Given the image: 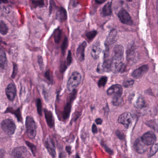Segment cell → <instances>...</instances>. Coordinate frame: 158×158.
Listing matches in <instances>:
<instances>
[{
	"mask_svg": "<svg viewBox=\"0 0 158 158\" xmlns=\"http://www.w3.org/2000/svg\"><path fill=\"white\" fill-rule=\"evenodd\" d=\"M124 50L121 45H116L114 48L111 58V71L115 73H121L124 68L123 64Z\"/></svg>",
	"mask_w": 158,
	"mask_h": 158,
	"instance_id": "cell-1",
	"label": "cell"
},
{
	"mask_svg": "<svg viewBox=\"0 0 158 158\" xmlns=\"http://www.w3.org/2000/svg\"><path fill=\"white\" fill-rule=\"evenodd\" d=\"M82 79V76L78 72H75L72 74L67 82V89L69 91H73L79 85Z\"/></svg>",
	"mask_w": 158,
	"mask_h": 158,
	"instance_id": "cell-2",
	"label": "cell"
},
{
	"mask_svg": "<svg viewBox=\"0 0 158 158\" xmlns=\"http://www.w3.org/2000/svg\"><path fill=\"white\" fill-rule=\"evenodd\" d=\"M27 133V136L31 139H34L36 135V124L33 118L27 116L26 121Z\"/></svg>",
	"mask_w": 158,
	"mask_h": 158,
	"instance_id": "cell-3",
	"label": "cell"
},
{
	"mask_svg": "<svg viewBox=\"0 0 158 158\" xmlns=\"http://www.w3.org/2000/svg\"><path fill=\"white\" fill-rule=\"evenodd\" d=\"M1 127L4 133L9 135L14 134L16 126L13 120L10 119L3 120L1 123Z\"/></svg>",
	"mask_w": 158,
	"mask_h": 158,
	"instance_id": "cell-4",
	"label": "cell"
},
{
	"mask_svg": "<svg viewBox=\"0 0 158 158\" xmlns=\"http://www.w3.org/2000/svg\"><path fill=\"white\" fill-rule=\"evenodd\" d=\"M133 121V116L129 112L124 113L118 117V123L123 125L127 129L131 126Z\"/></svg>",
	"mask_w": 158,
	"mask_h": 158,
	"instance_id": "cell-5",
	"label": "cell"
},
{
	"mask_svg": "<svg viewBox=\"0 0 158 158\" xmlns=\"http://www.w3.org/2000/svg\"><path fill=\"white\" fill-rule=\"evenodd\" d=\"M140 139L143 143L147 146L153 145L157 140L156 135L152 131H148L143 134Z\"/></svg>",
	"mask_w": 158,
	"mask_h": 158,
	"instance_id": "cell-6",
	"label": "cell"
},
{
	"mask_svg": "<svg viewBox=\"0 0 158 158\" xmlns=\"http://www.w3.org/2000/svg\"><path fill=\"white\" fill-rule=\"evenodd\" d=\"M118 16L123 23L130 26L133 24V21L131 19V16L125 9H122L120 10L118 13Z\"/></svg>",
	"mask_w": 158,
	"mask_h": 158,
	"instance_id": "cell-7",
	"label": "cell"
},
{
	"mask_svg": "<svg viewBox=\"0 0 158 158\" xmlns=\"http://www.w3.org/2000/svg\"><path fill=\"white\" fill-rule=\"evenodd\" d=\"M76 95V90H75L73 91L71 96H70V99H69V101L67 102L65 107H64V110L63 112V118L64 120H66L69 118L70 116V113L71 111V109H72V104L73 101Z\"/></svg>",
	"mask_w": 158,
	"mask_h": 158,
	"instance_id": "cell-8",
	"label": "cell"
},
{
	"mask_svg": "<svg viewBox=\"0 0 158 158\" xmlns=\"http://www.w3.org/2000/svg\"><path fill=\"white\" fill-rule=\"evenodd\" d=\"M14 157L15 158H26L29 154L28 150L23 146L15 148L12 152Z\"/></svg>",
	"mask_w": 158,
	"mask_h": 158,
	"instance_id": "cell-9",
	"label": "cell"
},
{
	"mask_svg": "<svg viewBox=\"0 0 158 158\" xmlns=\"http://www.w3.org/2000/svg\"><path fill=\"white\" fill-rule=\"evenodd\" d=\"M123 89L120 85H114L109 88L107 93L109 96H122L123 94Z\"/></svg>",
	"mask_w": 158,
	"mask_h": 158,
	"instance_id": "cell-10",
	"label": "cell"
},
{
	"mask_svg": "<svg viewBox=\"0 0 158 158\" xmlns=\"http://www.w3.org/2000/svg\"><path fill=\"white\" fill-rule=\"evenodd\" d=\"M16 86L14 83H10L7 86L6 89V94L9 100L13 101L15 99L16 97Z\"/></svg>",
	"mask_w": 158,
	"mask_h": 158,
	"instance_id": "cell-11",
	"label": "cell"
},
{
	"mask_svg": "<svg viewBox=\"0 0 158 158\" xmlns=\"http://www.w3.org/2000/svg\"><path fill=\"white\" fill-rule=\"evenodd\" d=\"M149 70V67L147 64L142 65L135 70L132 73V76L135 79H139L143 76Z\"/></svg>",
	"mask_w": 158,
	"mask_h": 158,
	"instance_id": "cell-12",
	"label": "cell"
},
{
	"mask_svg": "<svg viewBox=\"0 0 158 158\" xmlns=\"http://www.w3.org/2000/svg\"><path fill=\"white\" fill-rule=\"evenodd\" d=\"M142 142L140 138L137 139L134 142V148L137 152L139 154H142L146 152L148 148Z\"/></svg>",
	"mask_w": 158,
	"mask_h": 158,
	"instance_id": "cell-13",
	"label": "cell"
},
{
	"mask_svg": "<svg viewBox=\"0 0 158 158\" xmlns=\"http://www.w3.org/2000/svg\"><path fill=\"white\" fill-rule=\"evenodd\" d=\"M117 32L116 29L111 30L105 40V45L106 47H109L110 45H113L116 42L117 40Z\"/></svg>",
	"mask_w": 158,
	"mask_h": 158,
	"instance_id": "cell-14",
	"label": "cell"
},
{
	"mask_svg": "<svg viewBox=\"0 0 158 158\" xmlns=\"http://www.w3.org/2000/svg\"><path fill=\"white\" fill-rule=\"evenodd\" d=\"M87 46V42L84 41L77 48L76 51V56L79 61L82 62L85 59V50Z\"/></svg>",
	"mask_w": 158,
	"mask_h": 158,
	"instance_id": "cell-15",
	"label": "cell"
},
{
	"mask_svg": "<svg viewBox=\"0 0 158 158\" xmlns=\"http://www.w3.org/2000/svg\"><path fill=\"white\" fill-rule=\"evenodd\" d=\"M101 52L102 48L100 43L99 41H97L93 45L91 48V52H90L91 57L94 60H97L99 57Z\"/></svg>",
	"mask_w": 158,
	"mask_h": 158,
	"instance_id": "cell-16",
	"label": "cell"
},
{
	"mask_svg": "<svg viewBox=\"0 0 158 158\" xmlns=\"http://www.w3.org/2000/svg\"><path fill=\"white\" fill-rule=\"evenodd\" d=\"M45 146L51 156L53 158H56V153L55 151V146H54V143L49 138L46 139L45 142Z\"/></svg>",
	"mask_w": 158,
	"mask_h": 158,
	"instance_id": "cell-17",
	"label": "cell"
},
{
	"mask_svg": "<svg viewBox=\"0 0 158 158\" xmlns=\"http://www.w3.org/2000/svg\"><path fill=\"white\" fill-rule=\"evenodd\" d=\"M8 64V60L6 53L0 49V73L4 72Z\"/></svg>",
	"mask_w": 158,
	"mask_h": 158,
	"instance_id": "cell-18",
	"label": "cell"
},
{
	"mask_svg": "<svg viewBox=\"0 0 158 158\" xmlns=\"http://www.w3.org/2000/svg\"><path fill=\"white\" fill-rule=\"evenodd\" d=\"M56 18L59 22H65L67 18V14L66 10L63 7L59 8L56 13Z\"/></svg>",
	"mask_w": 158,
	"mask_h": 158,
	"instance_id": "cell-19",
	"label": "cell"
},
{
	"mask_svg": "<svg viewBox=\"0 0 158 158\" xmlns=\"http://www.w3.org/2000/svg\"><path fill=\"white\" fill-rule=\"evenodd\" d=\"M44 112H45V118L48 125L50 128H52L54 126V119L52 113L47 109L44 110Z\"/></svg>",
	"mask_w": 158,
	"mask_h": 158,
	"instance_id": "cell-20",
	"label": "cell"
},
{
	"mask_svg": "<svg viewBox=\"0 0 158 158\" xmlns=\"http://www.w3.org/2000/svg\"><path fill=\"white\" fill-rule=\"evenodd\" d=\"M112 13V2H109L103 6L101 15L103 17H106L110 15Z\"/></svg>",
	"mask_w": 158,
	"mask_h": 158,
	"instance_id": "cell-21",
	"label": "cell"
},
{
	"mask_svg": "<svg viewBox=\"0 0 158 158\" xmlns=\"http://www.w3.org/2000/svg\"><path fill=\"white\" fill-rule=\"evenodd\" d=\"M135 44L133 42L132 44L128 46V48L127 50V60H132V59L135 57Z\"/></svg>",
	"mask_w": 158,
	"mask_h": 158,
	"instance_id": "cell-22",
	"label": "cell"
},
{
	"mask_svg": "<svg viewBox=\"0 0 158 158\" xmlns=\"http://www.w3.org/2000/svg\"><path fill=\"white\" fill-rule=\"evenodd\" d=\"M147 104L144 98L142 96H139L135 103L136 108L142 109L147 107Z\"/></svg>",
	"mask_w": 158,
	"mask_h": 158,
	"instance_id": "cell-23",
	"label": "cell"
},
{
	"mask_svg": "<svg viewBox=\"0 0 158 158\" xmlns=\"http://www.w3.org/2000/svg\"><path fill=\"white\" fill-rule=\"evenodd\" d=\"M62 36V30L60 28H57L53 33L54 41L57 44H59L61 40Z\"/></svg>",
	"mask_w": 158,
	"mask_h": 158,
	"instance_id": "cell-24",
	"label": "cell"
},
{
	"mask_svg": "<svg viewBox=\"0 0 158 158\" xmlns=\"http://www.w3.org/2000/svg\"><path fill=\"white\" fill-rule=\"evenodd\" d=\"M112 102L114 106H121L123 103V99L122 96H113Z\"/></svg>",
	"mask_w": 158,
	"mask_h": 158,
	"instance_id": "cell-25",
	"label": "cell"
},
{
	"mask_svg": "<svg viewBox=\"0 0 158 158\" xmlns=\"http://www.w3.org/2000/svg\"><path fill=\"white\" fill-rule=\"evenodd\" d=\"M8 31H9V28L7 25L3 21H0V33L3 35H7Z\"/></svg>",
	"mask_w": 158,
	"mask_h": 158,
	"instance_id": "cell-26",
	"label": "cell"
},
{
	"mask_svg": "<svg viewBox=\"0 0 158 158\" xmlns=\"http://www.w3.org/2000/svg\"><path fill=\"white\" fill-rule=\"evenodd\" d=\"M158 151V143H155L151 147L149 152V157H151L155 155Z\"/></svg>",
	"mask_w": 158,
	"mask_h": 158,
	"instance_id": "cell-27",
	"label": "cell"
},
{
	"mask_svg": "<svg viewBox=\"0 0 158 158\" xmlns=\"http://www.w3.org/2000/svg\"><path fill=\"white\" fill-rule=\"evenodd\" d=\"M97 31L96 30H92V31H89V32H88L86 34V36L87 39L89 41H91V40H93L95 37L97 35Z\"/></svg>",
	"mask_w": 158,
	"mask_h": 158,
	"instance_id": "cell-28",
	"label": "cell"
},
{
	"mask_svg": "<svg viewBox=\"0 0 158 158\" xmlns=\"http://www.w3.org/2000/svg\"><path fill=\"white\" fill-rule=\"evenodd\" d=\"M146 125H147L149 127L152 128L153 130L157 131V129H158L157 123L154 120H150V121H148V122L146 123Z\"/></svg>",
	"mask_w": 158,
	"mask_h": 158,
	"instance_id": "cell-29",
	"label": "cell"
},
{
	"mask_svg": "<svg viewBox=\"0 0 158 158\" xmlns=\"http://www.w3.org/2000/svg\"><path fill=\"white\" fill-rule=\"evenodd\" d=\"M68 38L66 37H65L64 38V40L63 41L61 47V48L62 53L63 55H64V54H65L66 49H67V47H68Z\"/></svg>",
	"mask_w": 158,
	"mask_h": 158,
	"instance_id": "cell-30",
	"label": "cell"
},
{
	"mask_svg": "<svg viewBox=\"0 0 158 158\" xmlns=\"http://www.w3.org/2000/svg\"><path fill=\"white\" fill-rule=\"evenodd\" d=\"M108 81V77L106 76H103L99 80L98 85L99 87H103L105 86Z\"/></svg>",
	"mask_w": 158,
	"mask_h": 158,
	"instance_id": "cell-31",
	"label": "cell"
},
{
	"mask_svg": "<svg viewBox=\"0 0 158 158\" xmlns=\"http://www.w3.org/2000/svg\"><path fill=\"white\" fill-rule=\"evenodd\" d=\"M37 109L39 114L40 115H42V103L40 99L38 98L36 100Z\"/></svg>",
	"mask_w": 158,
	"mask_h": 158,
	"instance_id": "cell-32",
	"label": "cell"
},
{
	"mask_svg": "<svg viewBox=\"0 0 158 158\" xmlns=\"http://www.w3.org/2000/svg\"><path fill=\"white\" fill-rule=\"evenodd\" d=\"M32 4L33 8H36L37 7L44 6V2L43 1H33Z\"/></svg>",
	"mask_w": 158,
	"mask_h": 158,
	"instance_id": "cell-33",
	"label": "cell"
},
{
	"mask_svg": "<svg viewBox=\"0 0 158 158\" xmlns=\"http://www.w3.org/2000/svg\"><path fill=\"white\" fill-rule=\"evenodd\" d=\"M26 144H27V146L30 148L33 154L35 155L36 151V148L34 144L31 143V142H29V141H26Z\"/></svg>",
	"mask_w": 158,
	"mask_h": 158,
	"instance_id": "cell-34",
	"label": "cell"
},
{
	"mask_svg": "<svg viewBox=\"0 0 158 158\" xmlns=\"http://www.w3.org/2000/svg\"><path fill=\"white\" fill-rule=\"evenodd\" d=\"M134 84V81L133 80H127V81H125L123 83V86L124 87L128 88L129 87L133 85Z\"/></svg>",
	"mask_w": 158,
	"mask_h": 158,
	"instance_id": "cell-35",
	"label": "cell"
},
{
	"mask_svg": "<svg viewBox=\"0 0 158 158\" xmlns=\"http://www.w3.org/2000/svg\"><path fill=\"white\" fill-rule=\"evenodd\" d=\"M45 77H46V79H47L48 81L51 82V83L52 82V75L50 71V70H48V71H47V72L45 73Z\"/></svg>",
	"mask_w": 158,
	"mask_h": 158,
	"instance_id": "cell-36",
	"label": "cell"
},
{
	"mask_svg": "<svg viewBox=\"0 0 158 158\" xmlns=\"http://www.w3.org/2000/svg\"><path fill=\"white\" fill-rule=\"evenodd\" d=\"M102 146L103 147V148H104L105 151H106L107 153H109V154H110V155H113L114 152L110 148H109L107 145L103 144V143H102Z\"/></svg>",
	"mask_w": 158,
	"mask_h": 158,
	"instance_id": "cell-37",
	"label": "cell"
},
{
	"mask_svg": "<svg viewBox=\"0 0 158 158\" xmlns=\"http://www.w3.org/2000/svg\"><path fill=\"white\" fill-rule=\"evenodd\" d=\"M38 63L40 66V70H43V66H44V64H43V59L42 56L40 55H39L38 56Z\"/></svg>",
	"mask_w": 158,
	"mask_h": 158,
	"instance_id": "cell-38",
	"label": "cell"
},
{
	"mask_svg": "<svg viewBox=\"0 0 158 158\" xmlns=\"http://www.w3.org/2000/svg\"><path fill=\"white\" fill-rule=\"evenodd\" d=\"M18 72V67L17 64L15 63H13V71L12 74V78H15V77L17 75Z\"/></svg>",
	"mask_w": 158,
	"mask_h": 158,
	"instance_id": "cell-39",
	"label": "cell"
},
{
	"mask_svg": "<svg viewBox=\"0 0 158 158\" xmlns=\"http://www.w3.org/2000/svg\"><path fill=\"white\" fill-rule=\"evenodd\" d=\"M72 61H73V58H72V53L71 51H69L67 55V60H66L67 65H70L72 63Z\"/></svg>",
	"mask_w": 158,
	"mask_h": 158,
	"instance_id": "cell-40",
	"label": "cell"
},
{
	"mask_svg": "<svg viewBox=\"0 0 158 158\" xmlns=\"http://www.w3.org/2000/svg\"><path fill=\"white\" fill-rule=\"evenodd\" d=\"M116 135L121 140H123L124 139V135L121 131L117 130L116 132Z\"/></svg>",
	"mask_w": 158,
	"mask_h": 158,
	"instance_id": "cell-41",
	"label": "cell"
},
{
	"mask_svg": "<svg viewBox=\"0 0 158 158\" xmlns=\"http://www.w3.org/2000/svg\"><path fill=\"white\" fill-rule=\"evenodd\" d=\"M92 132L93 134H96V133H98V128H97V126H96V125L95 124V123H94L92 125Z\"/></svg>",
	"mask_w": 158,
	"mask_h": 158,
	"instance_id": "cell-42",
	"label": "cell"
},
{
	"mask_svg": "<svg viewBox=\"0 0 158 158\" xmlns=\"http://www.w3.org/2000/svg\"><path fill=\"white\" fill-rule=\"evenodd\" d=\"M96 123L98 125H101L102 123V120L100 118H98L95 120Z\"/></svg>",
	"mask_w": 158,
	"mask_h": 158,
	"instance_id": "cell-43",
	"label": "cell"
},
{
	"mask_svg": "<svg viewBox=\"0 0 158 158\" xmlns=\"http://www.w3.org/2000/svg\"><path fill=\"white\" fill-rule=\"evenodd\" d=\"M65 149H66V151L68 152V154H71V153H72V148H71V146H66Z\"/></svg>",
	"mask_w": 158,
	"mask_h": 158,
	"instance_id": "cell-44",
	"label": "cell"
},
{
	"mask_svg": "<svg viewBox=\"0 0 158 158\" xmlns=\"http://www.w3.org/2000/svg\"><path fill=\"white\" fill-rule=\"evenodd\" d=\"M59 158H66L65 152H60V154H59Z\"/></svg>",
	"mask_w": 158,
	"mask_h": 158,
	"instance_id": "cell-45",
	"label": "cell"
},
{
	"mask_svg": "<svg viewBox=\"0 0 158 158\" xmlns=\"http://www.w3.org/2000/svg\"><path fill=\"white\" fill-rule=\"evenodd\" d=\"M105 2V1H96V2L99 3V4H102V3H103Z\"/></svg>",
	"mask_w": 158,
	"mask_h": 158,
	"instance_id": "cell-46",
	"label": "cell"
},
{
	"mask_svg": "<svg viewBox=\"0 0 158 158\" xmlns=\"http://www.w3.org/2000/svg\"><path fill=\"white\" fill-rule=\"evenodd\" d=\"M76 158H80V157L78 154H77L76 155Z\"/></svg>",
	"mask_w": 158,
	"mask_h": 158,
	"instance_id": "cell-47",
	"label": "cell"
}]
</instances>
